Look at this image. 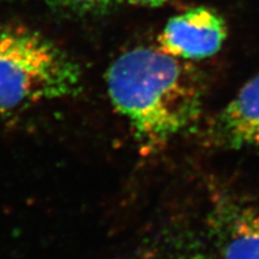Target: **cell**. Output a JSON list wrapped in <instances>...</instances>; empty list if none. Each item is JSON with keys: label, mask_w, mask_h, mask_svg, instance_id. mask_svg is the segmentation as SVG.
<instances>
[{"label": "cell", "mask_w": 259, "mask_h": 259, "mask_svg": "<svg viewBox=\"0 0 259 259\" xmlns=\"http://www.w3.org/2000/svg\"><path fill=\"white\" fill-rule=\"evenodd\" d=\"M227 37L221 16L206 8H194L170 18L158 36L164 53L184 60L215 56Z\"/></svg>", "instance_id": "5b68a950"}, {"label": "cell", "mask_w": 259, "mask_h": 259, "mask_svg": "<svg viewBox=\"0 0 259 259\" xmlns=\"http://www.w3.org/2000/svg\"><path fill=\"white\" fill-rule=\"evenodd\" d=\"M58 2L72 9L94 10L106 8V6L111 5L112 3L116 2V0H58Z\"/></svg>", "instance_id": "8992f818"}, {"label": "cell", "mask_w": 259, "mask_h": 259, "mask_svg": "<svg viewBox=\"0 0 259 259\" xmlns=\"http://www.w3.org/2000/svg\"><path fill=\"white\" fill-rule=\"evenodd\" d=\"M208 213V227L220 259H259V208L219 196Z\"/></svg>", "instance_id": "3957f363"}, {"label": "cell", "mask_w": 259, "mask_h": 259, "mask_svg": "<svg viewBox=\"0 0 259 259\" xmlns=\"http://www.w3.org/2000/svg\"><path fill=\"white\" fill-rule=\"evenodd\" d=\"M107 89L144 154L162 150L192 132L202 115L199 71L160 48L137 47L122 53L109 66Z\"/></svg>", "instance_id": "6da1fadb"}, {"label": "cell", "mask_w": 259, "mask_h": 259, "mask_svg": "<svg viewBox=\"0 0 259 259\" xmlns=\"http://www.w3.org/2000/svg\"><path fill=\"white\" fill-rule=\"evenodd\" d=\"M80 83L76 63L40 32L0 27V114L74 96Z\"/></svg>", "instance_id": "7a4b0ae2"}, {"label": "cell", "mask_w": 259, "mask_h": 259, "mask_svg": "<svg viewBox=\"0 0 259 259\" xmlns=\"http://www.w3.org/2000/svg\"><path fill=\"white\" fill-rule=\"evenodd\" d=\"M204 145L226 150L259 148V73L203 130Z\"/></svg>", "instance_id": "277c9868"}, {"label": "cell", "mask_w": 259, "mask_h": 259, "mask_svg": "<svg viewBox=\"0 0 259 259\" xmlns=\"http://www.w3.org/2000/svg\"><path fill=\"white\" fill-rule=\"evenodd\" d=\"M184 259H199L198 257H187V258H184Z\"/></svg>", "instance_id": "ba28073f"}, {"label": "cell", "mask_w": 259, "mask_h": 259, "mask_svg": "<svg viewBox=\"0 0 259 259\" xmlns=\"http://www.w3.org/2000/svg\"><path fill=\"white\" fill-rule=\"evenodd\" d=\"M132 4L137 5H144V6H160L164 3H167L168 0H128Z\"/></svg>", "instance_id": "52a82bcc"}]
</instances>
